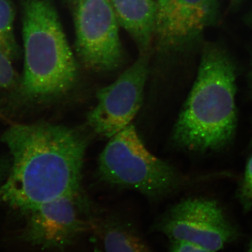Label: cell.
I'll return each instance as SVG.
<instances>
[{
    "label": "cell",
    "mask_w": 252,
    "mask_h": 252,
    "mask_svg": "<svg viewBox=\"0 0 252 252\" xmlns=\"http://www.w3.org/2000/svg\"><path fill=\"white\" fill-rule=\"evenodd\" d=\"M1 141L10 154L0 201L26 212L80 190L86 141L74 129L47 122L16 124Z\"/></svg>",
    "instance_id": "1"
},
{
    "label": "cell",
    "mask_w": 252,
    "mask_h": 252,
    "mask_svg": "<svg viewBox=\"0 0 252 252\" xmlns=\"http://www.w3.org/2000/svg\"><path fill=\"white\" fill-rule=\"evenodd\" d=\"M235 81V66L228 53L216 44H205L196 80L174 126L176 145L206 152L231 142L238 124Z\"/></svg>",
    "instance_id": "2"
},
{
    "label": "cell",
    "mask_w": 252,
    "mask_h": 252,
    "mask_svg": "<svg viewBox=\"0 0 252 252\" xmlns=\"http://www.w3.org/2000/svg\"><path fill=\"white\" fill-rule=\"evenodd\" d=\"M24 69L20 94L31 102L59 98L77 83L75 58L51 0H19Z\"/></svg>",
    "instance_id": "3"
},
{
    "label": "cell",
    "mask_w": 252,
    "mask_h": 252,
    "mask_svg": "<svg viewBox=\"0 0 252 252\" xmlns=\"http://www.w3.org/2000/svg\"><path fill=\"white\" fill-rule=\"evenodd\" d=\"M108 140L97 167L106 183L133 189L151 199L164 196L180 185L177 170L149 152L133 124Z\"/></svg>",
    "instance_id": "4"
},
{
    "label": "cell",
    "mask_w": 252,
    "mask_h": 252,
    "mask_svg": "<svg viewBox=\"0 0 252 252\" xmlns=\"http://www.w3.org/2000/svg\"><path fill=\"white\" fill-rule=\"evenodd\" d=\"M156 230L170 242H187L215 252L238 235L220 204L205 198H188L176 204L159 219Z\"/></svg>",
    "instance_id": "5"
},
{
    "label": "cell",
    "mask_w": 252,
    "mask_h": 252,
    "mask_svg": "<svg viewBox=\"0 0 252 252\" xmlns=\"http://www.w3.org/2000/svg\"><path fill=\"white\" fill-rule=\"evenodd\" d=\"M74 5L76 49L84 67L110 72L122 64L119 26L109 0H81Z\"/></svg>",
    "instance_id": "6"
},
{
    "label": "cell",
    "mask_w": 252,
    "mask_h": 252,
    "mask_svg": "<svg viewBox=\"0 0 252 252\" xmlns=\"http://www.w3.org/2000/svg\"><path fill=\"white\" fill-rule=\"evenodd\" d=\"M27 213L24 240L41 250L63 251L91 230L93 215L80 190L41 204Z\"/></svg>",
    "instance_id": "7"
},
{
    "label": "cell",
    "mask_w": 252,
    "mask_h": 252,
    "mask_svg": "<svg viewBox=\"0 0 252 252\" xmlns=\"http://www.w3.org/2000/svg\"><path fill=\"white\" fill-rule=\"evenodd\" d=\"M149 71V55L141 54L117 79L97 91V104L86 118L94 133L109 139L132 124L143 102Z\"/></svg>",
    "instance_id": "8"
},
{
    "label": "cell",
    "mask_w": 252,
    "mask_h": 252,
    "mask_svg": "<svg viewBox=\"0 0 252 252\" xmlns=\"http://www.w3.org/2000/svg\"><path fill=\"white\" fill-rule=\"evenodd\" d=\"M154 38L163 52L185 49L213 21L217 0H157Z\"/></svg>",
    "instance_id": "9"
},
{
    "label": "cell",
    "mask_w": 252,
    "mask_h": 252,
    "mask_svg": "<svg viewBox=\"0 0 252 252\" xmlns=\"http://www.w3.org/2000/svg\"><path fill=\"white\" fill-rule=\"evenodd\" d=\"M119 23L135 41L141 54L147 53L154 38L156 0H109Z\"/></svg>",
    "instance_id": "10"
},
{
    "label": "cell",
    "mask_w": 252,
    "mask_h": 252,
    "mask_svg": "<svg viewBox=\"0 0 252 252\" xmlns=\"http://www.w3.org/2000/svg\"><path fill=\"white\" fill-rule=\"evenodd\" d=\"M91 230L102 238L106 252H152L135 227L119 217L94 215Z\"/></svg>",
    "instance_id": "11"
},
{
    "label": "cell",
    "mask_w": 252,
    "mask_h": 252,
    "mask_svg": "<svg viewBox=\"0 0 252 252\" xmlns=\"http://www.w3.org/2000/svg\"><path fill=\"white\" fill-rule=\"evenodd\" d=\"M15 9L11 0H0V52L11 61L18 59L21 50L14 35Z\"/></svg>",
    "instance_id": "12"
},
{
    "label": "cell",
    "mask_w": 252,
    "mask_h": 252,
    "mask_svg": "<svg viewBox=\"0 0 252 252\" xmlns=\"http://www.w3.org/2000/svg\"><path fill=\"white\" fill-rule=\"evenodd\" d=\"M238 197L245 211L252 210V156L248 160L240 189Z\"/></svg>",
    "instance_id": "13"
},
{
    "label": "cell",
    "mask_w": 252,
    "mask_h": 252,
    "mask_svg": "<svg viewBox=\"0 0 252 252\" xmlns=\"http://www.w3.org/2000/svg\"><path fill=\"white\" fill-rule=\"evenodd\" d=\"M11 61L0 52V89L9 88L14 83L15 72Z\"/></svg>",
    "instance_id": "14"
},
{
    "label": "cell",
    "mask_w": 252,
    "mask_h": 252,
    "mask_svg": "<svg viewBox=\"0 0 252 252\" xmlns=\"http://www.w3.org/2000/svg\"><path fill=\"white\" fill-rule=\"evenodd\" d=\"M170 252H215L187 242H170Z\"/></svg>",
    "instance_id": "15"
},
{
    "label": "cell",
    "mask_w": 252,
    "mask_h": 252,
    "mask_svg": "<svg viewBox=\"0 0 252 252\" xmlns=\"http://www.w3.org/2000/svg\"><path fill=\"white\" fill-rule=\"evenodd\" d=\"M10 167L9 159L0 157V187L4 183L8 173H9Z\"/></svg>",
    "instance_id": "16"
},
{
    "label": "cell",
    "mask_w": 252,
    "mask_h": 252,
    "mask_svg": "<svg viewBox=\"0 0 252 252\" xmlns=\"http://www.w3.org/2000/svg\"><path fill=\"white\" fill-rule=\"evenodd\" d=\"M243 1V0H231V4L233 6H236Z\"/></svg>",
    "instance_id": "17"
},
{
    "label": "cell",
    "mask_w": 252,
    "mask_h": 252,
    "mask_svg": "<svg viewBox=\"0 0 252 252\" xmlns=\"http://www.w3.org/2000/svg\"><path fill=\"white\" fill-rule=\"evenodd\" d=\"M72 4H76V3L79 2V1H81V0H69Z\"/></svg>",
    "instance_id": "18"
},
{
    "label": "cell",
    "mask_w": 252,
    "mask_h": 252,
    "mask_svg": "<svg viewBox=\"0 0 252 252\" xmlns=\"http://www.w3.org/2000/svg\"><path fill=\"white\" fill-rule=\"evenodd\" d=\"M248 252H252V240L251 243L250 245V248H249Z\"/></svg>",
    "instance_id": "19"
},
{
    "label": "cell",
    "mask_w": 252,
    "mask_h": 252,
    "mask_svg": "<svg viewBox=\"0 0 252 252\" xmlns=\"http://www.w3.org/2000/svg\"><path fill=\"white\" fill-rule=\"evenodd\" d=\"M250 81H251V86H252V67L251 72H250Z\"/></svg>",
    "instance_id": "20"
},
{
    "label": "cell",
    "mask_w": 252,
    "mask_h": 252,
    "mask_svg": "<svg viewBox=\"0 0 252 252\" xmlns=\"http://www.w3.org/2000/svg\"><path fill=\"white\" fill-rule=\"evenodd\" d=\"M250 23H251L252 26V16H250Z\"/></svg>",
    "instance_id": "21"
},
{
    "label": "cell",
    "mask_w": 252,
    "mask_h": 252,
    "mask_svg": "<svg viewBox=\"0 0 252 252\" xmlns=\"http://www.w3.org/2000/svg\"><path fill=\"white\" fill-rule=\"evenodd\" d=\"M156 1H157V0H156Z\"/></svg>",
    "instance_id": "22"
}]
</instances>
